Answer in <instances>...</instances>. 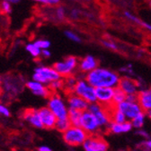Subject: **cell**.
Segmentation results:
<instances>
[{
	"label": "cell",
	"instance_id": "7a4b0ae2",
	"mask_svg": "<svg viewBox=\"0 0 151 151\" xmlns=\"http://www.w3.org/2000/svg\"><path fill=\"white\" fill-rule=\"evenodd\" d=\"M88 137V133L80 126H71L62 133L64 142L71 147L83 146Z\"/></svg>",
	"mask_w": 151,
	"mask_h": 151
},
{
	"label": "cell",
	"instance_id": "52a82bcc",
	"mask_svg": "<svg viewBox=\"0 0 151 151\" xmlns=\"http://www.w3.org/2000/svg\"><path fill=\"white\" fill-rule=\"evenodd\" d=\"M78 67V60L74 56H68L66 59L56 62L53 66V68L60 75L61 78H67L72 76Z\"/></svg>",
	"mask_w": 151,
	"mask_h": 151
},
{
	"label": "cell",
	"instance_id": "60d3db41",
	"mask_svg": "<svg viewBox=\"0 0 151 151\" xmlns=\"http://www.w3.org/2000/svg\"><path fill=\"white\" fill-rule=\"evenodd\" d=\"M38 151H52V149L48 146H40L38 147Z\"/></svg>",
	"mask_w": 151,
	"mask_h": 151
},
{
	"label": "cell",
	"instance_id": "8d00e7d4",
	"mask_svg": "<svg viewBox=\"0 0 151 151\" xmlns=\"http://www.w3.org/2000/svg\"><path fill=\"white\" fill-rule=\"evenodd\" d=\"M136 134H138V136L142 137V138H144V139H149V134H148V132H147V131H146V130H145V129H137Z\"/></svg>",
	"mask_w": 151,
	"mask_h": 151
},
{
	"label": "cell",
	"instance_id": "1f68e13d",
	"mask_svg": "<svg viewBox=\"0 0 151 151\" xmlns=\"http://www.w3.org/2000/svg\"><path fill=\"white\" fill-rule=\"evenodd\" d=\"M10 115H11V111H10L9 108L6 105L0 103V116L8 118V117H10Z\"/></svg>",
	"mask_w": 151,
	"mask_h": 151
},
{
	"label": "cell",
	"instance_id": "44dd1931",
	"mask_svg": "<svg viewBox=\"0 0 151 151\" xmlns=\"http://www.w3.org/2000/svg\"><path fill=\"white\" fill-rule=\"evenodd\" d=\"M110 116H111V121L112 122L116 123H123L127 122V118L123 113L116 108L115 105H113L110 108Z\"/></svg>",
	"mask_w": 151,
	"mask_h": 151
},
{
	"label": "cell",
	"instance_id": "5b68a950",
	"mask_svg": "<svg viewBox=\"0 0 151 151\" xmlns=\"http://www.w3.org/2000/svg\"><path fill=\"white\" fill-rule=\"evenodd\" d=\"M111 107H104L98 103L90 104L88 106L87 110L94 115L101 129H108L110 123L111 122V116H110V108Z\"/></svg>",
	"mask_w": 151,
	"mask_h": 151
},
{
	"label": "cell",
	"instance_id": "ab89813d",
	"mask_svg": "<svg viewBox=\"0 0 151 151\" xmlns=\"http://www.w3.org/2000/svg\"><path fill=\"white\" fill-rule=\"evenodd\" d=\"M41 56L42 57L43 59H49L50 57L51 56V52L49 50H42Z\"/></svg>",
	"mask_w": 151,
	"mask_h": 151
},
{
	"label": "cell",
	"instance_id": "2e32d148",
	"mask_svg": "<svg viewBox=\"0 0 151 151\" xmlns=\"http://www.w3.org/2000/svg\"><path fill=\"white\" fill-rule=\"evenodd\" d=\"M24 120L35 129H43V125L39 114V111L36 109L26 110L23 115Z\"/></svg>",
	"mask_w": 151,
	"mask_h": 151
},
{
	"label": "cell",
	"instance_id": "277c9868",
	"mask_svg": "<svg viewBox=\"0 0 151 151\" xmlns=\"http://www.w3.org/2000/svg\"><path fill=\"white\" fill-rule=\"evenodd\" d=\"M47 107L53 112L57 119H66L68 114V106L67 101L64 100L59 93H51L48 98Z\"/></svg>",
	"mask_w": 151,
	"mask_h": 151
},
{
	"label": "cell",
	"instance_id": "f35d334b",
	"mask_svg": "<svg viewBox=\"0 0 151 151\" xmlns=\"http://www.w3.org/2000/svg\"><path fill=\"white\" fill-rule=\"evenodd\" d=\"M64 15H65V10H64V8L58 7V9H57V16H58V18L63 19Z\"/></svg>",
	"mask_w": 151,
	"mask_h": 151
},
{
	"label": "cell",
	"instance_id": "4dcf8cb0",
	"mask_svg": "<svg viewBox=\"0 0 151 151\" xmlns=\"http://www.w3.org/2000/svg\"><path fill=\"white\" fill-rule=\"evenodd\" d=\"M65 35L68 39H69L70 41H72L74 42H81V38L79 37V35H78L77 33L72 32V31H66Z\"/></svg>",
	"mask_w": 151,
	"mask_h": 151
},
{
	"label": "cell",
	"instance_id": "d6986e66",
	"mask_svg": "<svg viewBox=\"0 0 151 151\" xmlns=\"http://www.w3.org/2000/svg\"><path fill=\"white\" fill-rule=\"evenodd\" d=\"M78 68L82 73L87 74L93 71V69H96V68H98V62L93 56L87 55L80 60L78 64Z\"/></svg>",
	"mask_w": 151,
	"mask_h": 151
},
{
	"label": "cell",
	"instance_id": "836d02e7",
	"mask_svg": "<svg viewBox=\"0 0 151 151\" xmlns=\"http://www.w3.org/2000/svg\"><path fill=\"white\" fill-rule=\"evenodd\" d=\"M32 1L44 4V5H51L52 6V5H58L60 0H32Z\"/></svg>",
	"mask_w": 151,
	"mask_h": 151
},
{
	"label": "cell",
	"instance_id": "74e56055",
	"mask_svg": "<svg viewBox=\"0 0 151 151\" xmlns=\"http://www.w3.org/2000/svg\"><path fill=\"white\" fill-rule=\"evenodd\" d=\"M126 101L132 102V103L138 102V94H129L126 97Z\"/></svg>",
	"mask_w": 151,
	"mask_h": 151
},
{
	"label": "cell",
	"instance_id": "9a60e30c",
	"mask_svg": "<svg viewBox=\"0 0 151 151\" xmlns=\"http://www.w3.org/2000/svg\"><path fill=\"white\" fill-rule=\"evenodd\" d=\"M67 104L68 106V109H73V110H78L80 111H86L88 109L89 104L81 98L80 96H77L74 93H69L67 97Z\"/></svg>",
	"mask_w": 151,
	"mask_h": 151
},
{
	"label": "cell",
	"instance_id": "7dc6e473",
	"mask_svg": "<svg viewBox=\"0 0 151 151\" xmlns=\"http://www.w3.org/2000/svg\"><path fill=\"white\" fill-rule=\"evenodd\" d=\"M150 6H151V1H150Z\"/></svg>",
	"mask_w": 151,
	"mask_h": 151
},
{
	"label": "cell",
	"instance_id": "6da1fadb",
	"mask_svg": "<svg viewBox=\"0 0 151 151\" xmlns=\"http://www.w3.org/2000/svg\"><path fill=\"white\" fill-rule=\"evenodd\" d=\"M85 79L93 87H118L120 82V76L117 72L104 68H96L93 71L86 74Z\"/></svg>",
	"mask_w": 151,
	"mask_h": 151
},
{
	"label": "cell",
	"instance_id": "484cf974",
	"mask_svg": "<svg viewBox=\"0 0 151 151\" xmlns=\"http://www.w3.org/2000/svg\"><path fill=\"white\" fill-rule=\"evenodd\" d=\"M70 127H71V124H70L68 118H66V119H58V120H57L56 125H55V129L57 130H59L60 132H61V133L65 132Z\"/></svg>",
	"mask_w": 151,
	"mask_h": 151
},
{
	"label": "cell",
	"instance_id": "ffe728a7",
	"mask_svg": "<svg viewBox=\"0 0 151 151\" xmlns=\"http://www.w3.org/2000/svg\"><path fill=\"white\" fill-rule=\"evenodd\" d=\"M133 127L129 121H127L123 123H116V122H111L108 130L112 134H122V133H127V132L130 131Z\"/></svg>",
	"mask_w": 151,
	"mask_h": 151
},
{
	"label": "cell",
	"instance_id": "e575fe53",
	"mask_svg": "<svg viewBox=\"0 0 151 151\" xmlns=\"http://www.w3.org/2000/svg\"><path fill=\"white\" fill-rule=\"evenodd\" d=\"M103 45L110 50H116L118 49L117 45L112 42H109V41H103Z\"/></svg>",
	"mask_w": 151,
	"mask_h": 151
},
{
	"label": "cell",
	"instance_id": "ee69618b",
	"mask_svg": "<svg viewBox=\"0 0 151 151\" xmlns=\"http://www.w3.org/2000/svg\"><path fill=\"white\" fill-rule=\"evenodd\" d=\"M147 116L151 120V111H147Z\"/></svg>",
	"mask_w": 151,
	"mask_h": 151
},
{
	"label": "cell",
	"instance_id": "f546056e",
	"mask_svg": "<svg viewBox=\"0 0 151 151\" xmlns=\"http://www.w3.org/2000/svg\"><path fill=\"white\" fill-rule=\"evenodd\" d=\"M49 88L51 90V91H58V90H60L62 88H64V83H63V80L62 79H60V80H56V81H53L51 82L49 86Z\"/></svg>",
	"mask_w": 151,
	"mask_h": 151
},
{
	"label": "cell",
	"instance_id": "f6af8a7d",
	"mask_svg": "<svg viewBox=\"0 0 151 151\" xmlns=\"http://www.w3.org/2000/svg\"><path fill=\"white\" fill-rule=\"evenodd\" d=\"M0 86H2V80H1V78H0Z\"/></svg>",
	"mask_w": 151,
	"mask_h": 151
},
{
	"label": "cell",
	"instance_id": "4316f807",
	"mask_svg": "<svg viewBox=\"0 0 151 151\" xmlns=\"http://www.w3.org/2000/svg\"><path fill=\"white\" fill-rule=\"evenodd\" d=\"M25 50H26L27 52L30 53V55L32 57V58H34V59H37V58H39V57H41L42 50L38 48L33 42H32V43H28V44H26Z\"/></svg>",
	"mask_w": 151,
	"mask_h": 151
},
{
	"label": "cell",
	"instance_id": "d6a6232c",
	"mask_svg": "<svg viewBox=\"0 0 151 151\" xmlns=\"http://www.w3.org/2000/svg\"><path fill=\"white\" fill-rule=\"evenodd\" d=\"M1 9L4 13L6 14H10L12 12V6H11V3L7 2V1H4L1 3Z\"/></svg>",
	"mask_w": 151,
	"mask_h": 151
},
{
	"label": "cell",
	"instance_id": "9c48e42d",
	"mask_svg": "<svg viewBox=\"0 0 151 151\" xmlns=\"http://www.w3.org/2000/svg\"><path fill=\"white\" fill-rule=\"evenodd\" d=\"M82 147L85 151H107L109 148L107 141L99 134L90 135Z\"/></svg>",
	"mask_w": 151,
	"mask_h": 151
},
{
	"label": "cell",
	"instance_id": "83f0119b",
	"mask_svg": "<svg viewBox=\"0 0 151 151\" xmlns=\"http://www.w3.org/2000/svg\"><path fill=\"white\" fill-rule=\"evenodd\" d=\"M124 15L129 19V20H130V21H132V22H134V23H136V24H138L143 26L144 28H146V29L151 31V24H147V23H146V22L140 20L139 18L136 17L135 15H133L132 14H130V13H129V12H125Z\"/></svg>",
	"mask_w": 151,
	"mask_h": 151
},
{
	"label": "cell",
	"instance_id": "bcb514c9",
	"mask_svg": "<svg viewBox=\"0 0 151 151\" xmlns=\"http://www.w3.org/2000/svg\"><path fill=\"white\" fill-rule=\"evenodd\" d=\"M0 102H1V96H0Z\"/></svg>",
	"mask_w": 151,
	"mask_h": 151
},
{
	"label": "cell",
	"instance_id": "b9f144b4",
	"mask_svg": "<svg viewBox=\"0 0 151 151\" xmlns=\"http://www.w3.org/2000/svg\"><path fill=\"white\" fill-rule=\"evenodd\" d=\"M143 143H144V146L146 147V148L148 149L149 151H151V139H147L146 141H144Z\"/></svg>",
	"mask_w": 151,
	"mask_h": 151
},
{
	"label": "cell",
	"instance_id": "d590c367",
	"mask_svg": "<svg viewBox=\"0 0 151 151\" xmlns=\"http://www.w3.org/2000/svg\"><path fill=\"white\" fill-rule=\"evenodd\" d=\"M121 71H122V72H123V73L128 74V75H129L128 77H129V75L131 76V75H133V74H134L133 69H132V66H131L130 64L127 65L126 67H122V68H121Z\"/></svg>",
	"mask_w": 151,
	"mask_h": 151
},
{
	"label": "cell",
	"instance_id": "4fadbf2b",
	"mask_svg": "<svg viewBox=\"0 0 151 151\" xmlns=\"http://www.w3.org/2000/svg\"><path fill=\"white\" fill-rule=\"evenodd\" d=\"M118 87L121 88L127 96H129V94H138L139 89L138 81L131 78L130 77H128V76L121 78Z\"/></svg>",
	"mask_w": 151,
	"mask_h": 151
},
{
	"label": "cell",
	"instance_id": "ac0fdd59",
	"mask_svg": "<svg viewBox=\"0 0 151 151\" xmlns=\"http://www.w3.org/2000/svg\"><path fill=\"white\" fill-rule=\"evenodd\" d=\"M138 103L144 112L151 111V87L141 89L138 93Z\"/></svg>",
	"mask_w": 151,
	"mask_h": 151
},
{
	"label": "cell",
	"instance_id": "3957f363",
	"mask_svg": "<svg viewBox=\"0 0 151 151\" xmlns=\"http://www.w3.org/2000/svg\"><path fill=\"white\" fill-rule=\"evenodd\" d=\"M32 78L34 81L49 86L53 81L61 79V77L53 67L38 66L33 70Z\"/></svg>",
	"mask_w": 151,
	"mask_h": 151
},
{
	"label": "cell",
	"instance_id": "e0dca14e",
	"mask_svg": "<svg viewBox=\"0 0 151 151\" xmlns=\"http://www.w3.org/2000/svg\"><path fill=\"white\" fill-rule=\"evenodd\" d=\"M23 84L20 79L13 78H6L2 80V86L4 90L9 94L19 93V92L23 90Z\"/></svg>",
	"mask_w": 151,
	"mask_h": 151
},
{
	"label": "cell",
	"instance_id": "8992f818",
	"mask_svg": "<svg viewBox=\"0 0 151 151\" xmlns=\"http://www.w3.org/2000/svg\"><path fill=\"white\" fill-rule=\"evenodd\" d=\"M73 93L86 100L89 104L96 103V88H93L86 79L78 80V83L74 88Z\"/></svg>",
	"mask_w": 151,
	"mask_h": 151
},
{
	"label": "cell",
	"instance_id": "ba28073f",
	"mask_svg": "<svg viewBox=\"0 0 151 151\" xmlns=\"http://www.w3.org/2000/svg\"><path fill=\"white\" fill-rule=\"evenodd\" d=\"M80 127L85 129L88 135H96L101 132V128L92 112L88 110L82 112V117L80 122Z\"/></svg>",
	"mask_w": 151,
	"mask_h": 151
},
{
	"label": "cell",
	"instance_id": "603a6c76",
	"mask_svg": "<svg viewBox=\"0 0 151 151\" xmlns=\"http://www.w3.org/2000/svg\"><path fill=\"white\" fill-rule=\"evenodd\" d=\"M126 97L127 94L119 87L114 88V94H113V100H112V104L113 105H118L120 104H122V102L126 101Z\"/></svg>",
	"mask_w": 151,
	"mask_h": 151
},
{
	"label": "cell",
	"instance_id": "7c38bea8",
	"mask_svg": "<svg viewBox=\"0 0 151 151\" xmlns=\"http://www.w3.org/2000/svg\"><path fill=\"white\" fill-rule=\"evenodd\" d=\"M25 86L36 96L42 97V98H49L51 94V90L49 88L48 86L43 85L40 82L34 80H29L25 83Z\"/></svg>",
	"mask_w": 151,
	"mask_h": 151
},
{
	"label": "cell",
	"instance_id": "30bf717a",
	"mask_svg": "<svg viewBox=\"0 0 151 151\" xmlns=\"http://www.w3.org/2000/svg\"><path fill=\"white\" fill-rule=\"evenodd\" d=\"M116 108L123 113L125 117L127 118V120L129 122L132 121L135 117H137L139 113L143 111L142 108L140 107L138 102L132 103L129 101H124L122 104L116 105Z\"/></svg>",
	"mask_w": 151,
	"mask_h": 151
},
{
	"label": "cell",
	"instance_id": "5bb4252c",
	"mask_svg": "<svg viewBox=\"0 0 151 151\" xmlns=\"http://www.w3.org/2000/svg\"><path fill=\"white\" fill-rule=\"evenodd\" d=\"M38 111H39L43 128L47 129H55V125L58 119L53 114V112L47 106L42 107L41 109L38 110Z\"/></svg>",
	"mask_w": 151,
	"mask_h": 151
},
{
	"label": "cell",
	"instance_id": "cb8c5ba5",
	"mask_svg": "<svg viewBox=\"0 0 151 151\" xmlns=\"http://www.w3.org/2000/svg\"><path fill=\"white\" fill-rule=\"evenodd\" d=\"M146 116H147V113L142 111L141 113H139L137 117H135L133 120L130 121L133 129H142V127L144 126V123H145Z\"/></svg>",
	"mask_w": 151,
	"mask_h": 151
},
{
	"label": "cell",
	"instance_id": "7bdbcfd3",
	"mask_svg": "<svg viewBox=\"0 0 151 151\" xmlns=\"http://www.w3.org/2000/svg\"><path fill=\"white\" fill-rule=\"evenodd\" d=\"M5 1H7V2L11 3V4H17V3L20 2L21 0H5Z\"/></svg>",
	"mask_w": 151,
	"mask_h": 151
},
{
	"label": "cell",
	"instance_id": "d4e9b609",
	"mask_svg": "<svg viewBox=\"0 0 151 151\" xmlns=\"http://www.w3.org/2000/svg\"><path fill=\"white\" fill-rule=\"evenodd\" d=\"M78 80L74 76H69V77L65 78V79L63 80L64 83V88L68 92V93H73L74 88L78 83Z\"/></svg>",
	"mask_w": 151,
	"mask_h": 151
},
{
	"label": "cell",
	"instance_id": "f1b7e54d",
	"mask_svg": "<svg viewBox=\"0 0 151 151\" xmlns=\"http://www.w3.org/2000/svg\"><path fill=\"white\" fill-rule=\"evenodd\" d=\"M38 48L41 49L42 50H48L50 47V42L46 40V39H39V40H36L34 42H33Z\"/></svg>",
	"mask_w": 151,
	"mask_h": 151
},
{
	"label": "cell",
	"instance_id": "7402d4cb",
	"mask_svg": "<svg viewBox=\"0 0 151 151\" xmlns=\"http://www.w3.org/2000/svg\"><path fill=\"white\" fill-rule=\"evenodd\" d=\"M82 112L83 111H80L78 110H73V109L68 110V119L71 126H80Z\"/></svg>",
	"mask_w": 151,
	"mask_h": 151
},
{
	"label": "cell",
	"instance_id": "8fae6325",
	"mask_svg": "<svg viewBox=\"0 0 151 151\" xmlns=\"http://www.w3.org/2000/svg\"><path fill=\"white\" fill-rule=\"evenodd\" d=\"M113 94H114V88H110V87L96 88V103L100 104L104 107H111L113 105L112 104Z\"/></svg>",
	"mask_w": 151,
	"mask_h": 151
}]
</instances>
